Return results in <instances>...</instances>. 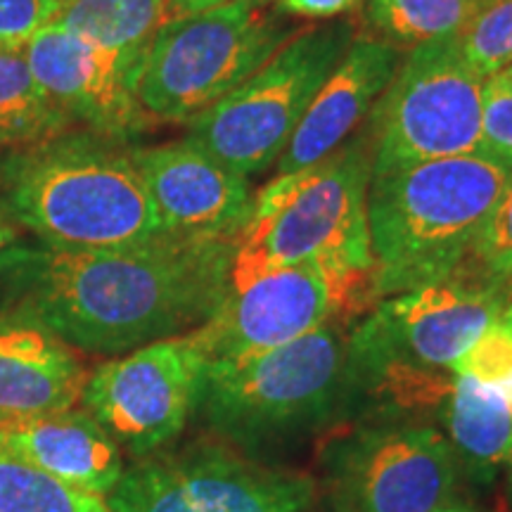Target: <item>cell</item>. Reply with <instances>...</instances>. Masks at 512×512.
I'll return each instance as SVG.
<instances>
[{"mask_svg":"<svg viewBox=\"0 0 512 512\" xmlns=\"http://www.w3.org/2000/svg\"><path fill=\"white\" fill-rule=\"evenodd\" d=\"M10 221L55 249H112L162 238L131 150L98 133L57 136L0 164Z\"/></svg>","mask_w":512,"mask_h":512,"instance_id":"5b68a950","label":"cell"},{"mask_svg":"<svg viewBox=\"0 0 512 512\" xmlns=\"http://www.w3.org/2000/svg\"><path fill=\"white\" fill-rule=\"evenodd\" d=\"M370 176L366 128L309 169L275 176L254 195L247 226L235 240L228 290L318 261L339 287L344 318L377 304L366 214Z\"/></svg>","mask_w":512,"mask_h":512,"instance_id":"7a4b0ae2","label":"cell"},{"mask_svg":"<svg viewBox=\"0 0 512 512\" xmlns=\"http://www.w3.org/2000/svg\"><path fill=\"white\" fill-rule=\"evenodd\" d=\"M318 465L332 512H434L456 501L463 479L444 432L418 420L335 427Z\"/></svg>","mask_w":512,"mask_h":512,"instance_id":"ba28073f","label":"cell"},{"mask_svg":"<svg viewBox=\"0 0 512 512\" xmlns=\"http://www.w3.org/2000/svg\"><path fill=\"white\" fill-rule=\"evenodd\" d=\"M297 31L275 0H238L171 17L140 62V107L152 121L188 124L245 83Z\"/></svg>","mask_w":512,"mask_h":512,"instance_id":"8992f818","label":"cell"},{"mask_svg":"<svg viewBox=\"0 0 512 512\" xmlns=\"http://www.w3.org/2000/svg\"><path fill=\"white\" fill-rule=\"evenodd\" d=\"M482 0H368L366 22L396 50L458 34Z\"/></svg>","mask_w":512,"mask_h":512,"instance_id":"603a6c76","label":"cell"},{"mask_svg":"<svg viewBox=\"0 0 512 512\" xmlns=\"http://www.w3.org/2000/svg\"><path fill=\"white\" fill-rule=\"evenodd\" d=\"M31 72L69 119L126 143L155 121L136 98L138 72L110 50L46 24L22 48Z\"/></svg>","mask_w":512,"mask_h":512,"instance_id":"5bb4252c","label":"cell"},{"mask_svg":"<svg viewBox=\"0 0 512 512\" xmlns=\"http://www.w3.org/2000/svg\"><path fill=\"white\" fill-rule=\"evenodd\" d=\"M437 427L456 456L460 477L486 486L512 463V401L503 384L456 375Z\"/></svg>","mask_w":512,"mask_h":512,"instance_id":"ffe728a7","label":"cell"},{"mask_svg":"<svg viewBox=\"0 0 512 512\" xmlns=\"http://www.w3.org/2000/svg\"><path fill=\"white\" fill-rule=\"evenodd\" d=\"M456 375L408 361L358 323L347 337V399L342 425L368 420H418L437 425ZM339 425V427H342Z\"/></svg>","mask_w":512,"mask_h":512,"instance_id":"e0dca14e","label":"cell"},{"mask_svg":"<svg viewBox=\"0 0 512 512\" xmlns=\"http://www.w3.org/2000/svg\"><path fill=\"white\" fill-rule=\"evenodd\" d=\"M465 266L484 278L512 285V181Z\"/></svg>","mask_w":512,"mask_h":512,"instance_id":"83f0119b","label":"cell"},{"mask_svg":"<svg viewBox=\"0 0 512 512\" xmlns=\"http://www.w3.org/2000/svg\"><path fill=\"white\" fill-rule=\"evenodd\" d=\"M226 3H238V0H171V17L192 15V12H202Z\"/></svg>","mask_w":512,"mask_h":512,"instance_id":"4dcf8cb0","label":"cell"},{"mask_svg":"<svg viewBox=\"0 0 512 512\" xmlns=\"http://www.w3.org/2000/svg\"><path fill=\"white\" fill-rule=\"evenodd\" d=\"M202 373L204 354L188 332L102 363L86 377L79 401L121 451L143 458L181 437L195 415Z\"/></svg>","mask_w":512,"mask_h":512,"instance_id":"8fae6325","label":"cell"},{"mask_svg":"<svg viewBox=\"0 0 512 512\" xmlns=\"http://www.w3.org/2000/svg\"><path fill=\"white\" fill-rule=\"evenodd\" d=\"M0 453L105 498L126 470L117 441L86 411L74 408L0 422Z\"/></svg>","mask_w":512,"mask_h":512,"instance_id":"d6986e66","label":"cell"},{"mask_svg":"<svg viewBox=\"0 0 512 512\" xmlns=\"http://www.w3.org/2000/svg\"><path fill=\"white\" fill-rule=\"evenodd\" d=\"M512 302V285L463 266L451 278L382 299L361 320L408 361L451 370Z\"/></svg>","mask_w":512,"mask_h":512,"instance_id":"4fadbf2b","label":"cell"},{"mask_svg":"<svg viewBox=\"0 0 512 512\" xmlns=\"http://www.w3.org/2000/svg\"><path fill=\"white\" fill-rule=\"evenodd\" d=\"M510 181L508 166L484 152L370 176L366 214L377 302L458 273Z\"/></svg>","mask_w":512,"mask_h":512,"instance_id":"3957f363","label":"cell"},{"mask_svg":"<svg viewBox=\"0 0 512 512\" xmlns=\"http://www.w3.org/2000/svg\"><path fill=\"white\" fill-rule=\"evenodd\" d=\"M479 152L512 171V69L484 79L482 147Z\"/></svg>","mask_w":512,"mask_h":512,"instance_id":"4316f807","label":"cell"},{"mask_svg":"<svg viewBox=\"0 0 512 512\" xmlns=\"http://www.w3.org/2000/svg\"><path fill=\"white\" fill-rule=\"evenodd\" d=\"M434 512H479L475 505H470V503H465V501H451V503H446L444 508H439V510H434Z\"/></svg>","mask_w":512,"mask_h":512,"instance_id":"d6a6232c","label":"cell"},{"mask_svg":"<svg viewBox=\"0 0 512 512\" xmlns=\"http://www.w3.org/2000/svg\"><path fill=\"white\" fill-rule=\"evenodd\" d=\"M69 121L31 72L24 50L0 48V145H41L62 136Z\"/></svg>","mask_w":512,"mask_h":512,"instance_id":"7402d4cb","label":"cell"},{"mask_svg":"<svg viewBox=\"0 0 512 512\" xmlns=\"http://www.w3.org/2000/svg\"><path fill=\"white\" fill-rule=\"evenodd\" d=\"M57 0H0V48H24L53 19Z\"/></svg>","mask_w":512,"mask_h":512,"instance_id":"f1b7e54d","label":"cell"},{"mask_svg":"<svg viewBox=\"0 0 512 512\" xmlns=\"http://www.w3.org/2000/svg\"><path fill=\"white\" fill-rule=\"evenodd\" d=\"M361 0H275L285 15L309 19H335L354 10Z\"/></svg>","mask_w":512,"mask_h":512,"instance_id":"f546056e","label":"cell"},{"mask_svg":"<svg viewBox=\"0 0 512 512\" xmlns=\"http://www.w3.org/2000/svg\"><path fill=\"white\" fill-rule=\"evenodd\" d=\"M482 86V76L460 55L456 34L406 50L368 119L373 174L479 152Z\"/></svg>","mask_w":512,"mask_h":512,"instance_id":"9c48e42d","label":"cell"},{"mask_svg":"<svg viewBox=\"0 0 512 512\" xmlns=\"http://www.w3.org/2000/svg\"><path fill=\"white\" fill-rule=\"evenodd\" d=\"M86 377L74 349L48 328L0 313V422L67 411Z\"/></svg>","mask_w":512,"mask_h":512,"instance_id":"ac0fdd59","label":"cell"},{"mask_svg":"<svg viewBox=\"0 0 512 512\" xmlns=\"http://www.w3.org/2000/svg\"><path fill=\"white\" fill-rule=\"evenodd\" d=\"M510 69H512V67H510Z\"/></svg>","mask_w":512,"mask_h":512,"instance_id":"d590c367","label":"cell"},{"mask_svg":"<svg viewBox=\"0 0 512 512\" xmlns=\"http://www.w3.org/2000/svg\"><path fill=\"white\" fill-rule=\"evenodd\" d=\"M347 337L328 320L292 342L238 361H204L195 415L214 439L264 463L342 425Z\"/></svg>","mask_w":512,"mask_h":512,"instance_id":"277c9868","label":"cell"},{"mask_svg":"<svg viewBox=\"0 0 512 512\" xmlns=\"http://www.w3.org/2000/svg\"><path fill=\"white\" fill-rule=\"evenodd\" d=\"M328 320H347L342 294L325 266L309 261L228 290L219 311L190 335L204 361H238L283 347Z\"/></svg>","mask_w":512,"mask_h":512,"instance_id":"7c38bea8","label":"cell"},{"mask_svg":"<svg viewBox=\"0 0 512 512\" xmlns=\"http://www.w3.org/2000/svg\"><path fill=\"white\" fill-rule=\"evenodd\" d=\"M318 484L219 439H197L136 458L107 494L112 512H313Z\"/></svg>","mask_w":512,"mask_h":512,"instance_id":"30bf717a","label":"cell"},{"mask_svg":"<svg viewBox=\"0 0 512 512\" xmlns=\"http://www.w3.org/2000/svg\"><path fill=\"white\" fill-rule=\"evenodd\" d=\"M460 55L486 76L512 67V0H482L475 15L456 34Z\"/></svg>","mask_w":512,"mask_h":512,"instance_id":"d4e9b609","label":"cell"},{"mask_svg":"<svg viewBox=\"0 0 512 512\" xmlns=\"http://www.w3.org/2000/svg\"><path fill=\"white\" fill-rule=\"evenodd\" d=\"M508 501H510V508H512V463L508 467Z\"/></svg>","mask_w":512,"mask_h":512,"instance_id":"836d02e7","label":"cell"},{"mask_svg":"<svg viewBox=\"0 0 512 512\" xmlns=\"http://www.w3.org/2000/svg\"><path fill=\"white\" fill-rule=\"evenodd\" d=\"M171 19V0H57L50 24L140 69L157 31Z\"/></svg>","mask_w":512,"mask_h":512,"instance_id":"44dd1931","label":"cell"},{"mask_svg":"<svg viewBox=\"0 0 512 512\" xmlns=\"http://www.w3.org/2000/svg\"><path fill=\"white\" fill-rule=\"evenodd\" d=\"M0 512H112L105 496L76 489L0 453Z\"/></svg>","mask_w":512,"mask_h":512,"instance_id":"cb8c5ba5","label":"cell"},{"mask_svg":"<svg viewBox=\"0 0 512 512\" xmlns=\"http://www.w3.org/2000/svg\"><path fill=\"white\" fill-rule=\"evenodd\" d=\"M235 242L162 238L112 249L12 245L5 311L72 349L124 356L202 328L228 294Z\"/></svg>","mask_w":512,"mask_h":512,"instance_id":"6da1fadb","label":"cell"},{"mask_svg":"<svg viewBox=\"0 0 512 512\" xmlns=\"http://www.w3.org/2000/svg\"><path fill=\"white\" fill-rule=\"evenodd\" d=\"M15 245V230H12L10 216L5 214L3 207H0V275H3V261L8 249Z\"/></svg>","mask_w":512,"mask_h":512,"instance_id":"1f68e13d","label":"cell"},{"mask_svg":"<svg viewBox=\"0 0 512 512\" xmlns=\"http://www.w3.org/2000/svg\"><path fill=\"white\" fill-rule=\"evenodd\" d=\"M453 375H465L484 384H503L512 377V302L475 344L453 363Z\"/></svg>","mask_w":512,"mask_h":512,"instance_id":"484cf974","label":"cell"},{"mask_svg":"<svg viewBox=\"0 0 512 512\" xmlns=\"http://www.w3.org/2000/svg\"><path fill=\"white\" fill-rule=\"evenodd\" d=\"M503 387H505V392H508L510 401H512V377H510V380H505V382H503Z\"/></svg>","mask_w":512,"mask_h":512,"instance_id":"e575fe53","label":"cell"},{"mask_svg":"<svg viewBox=\"0 0 512 512\" xmlns=\"http://www.w3.org/2000/svg\"><path fill=\"white\" fill-rule=\"evenodd\" d=\"M403 53L375 36H356L299 121L280 155V174L309 169L347 143L387 91Z\"/></svg>","mask_w":512,"mask_h":512,"instance_id":"2e32d148","label":"cell"},{"mask_svg":"<svg viewBox=\"0 0 512 512\" xmlns=\"http://www.w3.org/2000/svg\"><path fill=\"white\" fill-rule=\"evenodd\" d=\"M164 235L235 242L252 214L249 178L235 174L190 138L131 150Z\"/></svg>","mask_w":512,"mask_h":512,"instance_id":"9a60e30c","label":"cell"},{"mask_svg":"<svg viewBox=\"0 0 512 512\" xmlns=\"http://www.w3.org/2000/svg\"><path fill=\"white\" fill-rule=\"evenodd\" d=\"M356 36L347 17L299 29L233 93L188 121L185 138L235 174H266Z\"/></svg>","mask_w":512,"mask_h":512,"instance_id":"52a82bcc","label":"cell"}]
</instances>
